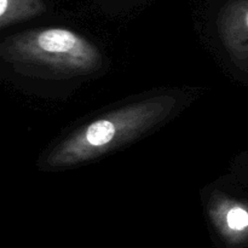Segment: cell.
<instances>
[{"mask_svg": "<svg viewBox=\"0 0 248 248\" xmlns=\"http://www.w3.org/2000/svg\"><path fill=\"white\" fill-rule=\"evenodd\" d=\"M177 104L176 97L160 94L114 109L63 138L48 153L44 166L64 169L119 149L166 120Z\"/></svg>", "mask_w": 248, "mask_h": 248, "instance_id": "obj_1", "label": "cell"}, {"mask_svg": "<svg viewBox=\"0 0 248 248\" xmlns=\"http://www.w3.org/2000/svg\"><path fill=\"white\" fill-rule=\"evenodd\" d=\"M0 55L18 73L46 79L90 75L102 65L98 47L65 28L31 29L7 36Z\"/></svg>", "mask_w": 248, "mask_h": 248, "instance_id": "obj_2", "label": "cell"}, {"mask_svg": "<svg viewBox=\"0 0 248 248\" xmlns=\"http://www.w3.org/2000/svg\"><path fill=\"white\" fill-rule=\"evenodd\" d=\"M218 33L237 62L248 57V0H229L218 15Z\"/></svg>", "mask_w": 248, "mask_h": 248, "instance_id": "obj_3", "label": "cell"}, {"mask_svg": "<svg viewBox=\"0 0 248 248\" xmlns=\"http://www.w3.org/2000/svg\"><path fill=\"white\" fill-rule=\"evenodd\" d=\"M207 213L216 228L229 239L248 235V203L215 191L208 200Z\"/></svg>", "mask_w": 248, "mask_h": 248, "instance_id": "obj_4", "label": "cell"}, {"mask_svg": "<svg viewBox=\"0 0 248 248\" xmlns=\"http://www.w3.org/2000/svg\"><path fill=\"white\" fill-rule=\"evenodd\" d=\"M45 11L44 0H0V28L28 21Z\"/></svg>", "mask_w": 248, "mask_h": 248, "instance_id": "obj_5", "label": "cell"}]
</instances>
